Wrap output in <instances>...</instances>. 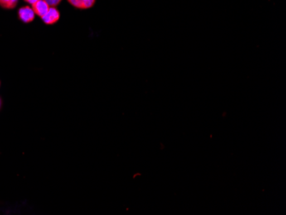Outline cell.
Returning <instances> with one entry per match:
<instances>
[{"label": "cell", "mask_w": 286, "mask_h": 215, "mask_svg": "<svg viewBox=\"0 0 286 215\" xmlns=\"http://www.w3.org/2000/svg\"><path fill=\"white\" fill-rule=\"evenodd\" d=\"M41 18H42L43 22H45L46 24H54L60 18V13L56 7H50L46 15L43 16Z\"/></svg>", "instance_id": "1"}, {"label": "cell", "mask_w": 286, "mask_h": 215, "mask_svg": "<svg viewBox=\"0 0 286 215\" xmlns=\"http://www.w3.org/2000/svg\"><path fill=\"white\" fill-rule=\"evenodd\" d=\"M19 18L21 19V21L26 23L31 22L34 21L35 19V13L33 11L32 7L30 6H24L22 8L20 9L18 11Z\"/></svg>", "instance_id": "2"}, {"label": "cell", "mask_w": 286, "mask_h": 215, "mask_svg": "<svg viewBox=\"0 0 286 215\" xmlns=\"http://www.w3.org/2000/svg\"><path fill=\"white\" fill-rule=\"evenodd\" d=\"M31 6H32L33 11L35 12V15H37L40 17L45 16L50 9V6L46 3L45 0H38L37 2H35Z\"/></svg>", "instance_id": "3"}, {"label": "cell", "mask_w": 286, "mask_h": 215, "mask_svg": "<svg viewBox=\"0 0 286 215\" xmlns=\"http://www.w3.org/2000/svg\"><path fill=\"white\" fill-rule=\"evenodd\" d=\"M67 1L71 6L81 10L92 8L96 2V0H67Z\"/></svg>", "instance_id": "4"}, {"label": "cell", "mask_w": 286, "mask_h": 215, "mask_svg": "<svg viewBox=\"0 0 286 215\" xmlns=\"http://www.w3.org/2000/svg\"><path fill=\"white\" fill-rule=\"evenodd\" d=\"M18 0H0V6L5 9H13L17 5Z\"/></svg>", "instance_id": "5"}, {"label": "cell", "mask_w": 286, "mask_h": 215, "mask_svg": "<svg viewBox=\"0 0 286 215\" xmlns=\"http://www.w3.org/2000/svg\"><path fill=\"white\" fill-rule=\"evenodd\" d=\"M46 3L48 4L50 7H56L62 0H45Z\"/></svg>", "instance_id": "6"}, {"label": "cell", "mask_w": 286, "mask_h": 215, "mask_svg": "<svg viewBox=\"0 0 286 215\" xmlns=\"http://www.w3.org/2000/svg\"><path fill=\"white\" fill-rule=\"evenodd\" d=\"M25 2H27V3L30 4V5H33V4H35V2H37L38 0H24Z\"/></svg>", "instance_id": "7"}]
</instances>
